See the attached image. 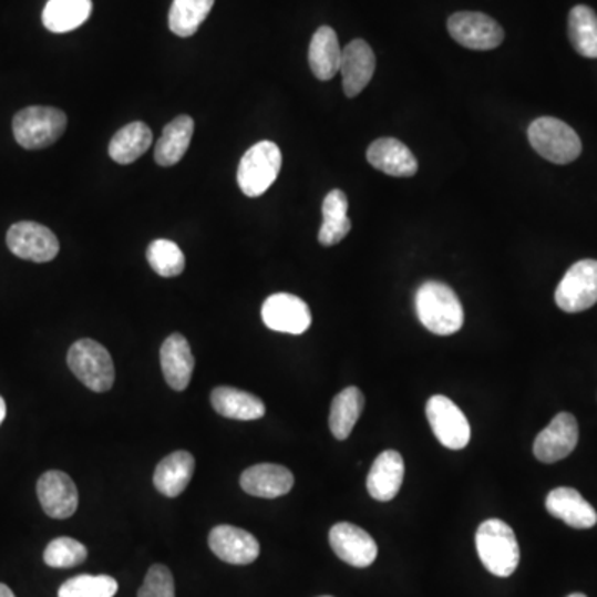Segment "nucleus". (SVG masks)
I'll use <instances>...</instances> for the list:
<instances>
[{
  "label": "nucleus",
  "instance_id": "1",
  "mask_svg": "<svg viewBox=\"0 0 597 597\" xmlns=\"http://www.w3.org/2000/svg\"><path fill=\"white\" fill-rule=\"evenodd\" d=\"M415 309L423 327L436 336H452L465 322L459 296L443 282L429 281L420 286L415 296Z\"/></svg>",
  "mask_w": 597,
  "mask_h": 597
},
{
  "label": "nucleus",
  "instance_id": "2",
  "mask_svg": "<svg viewBox=\"0 0 597 597\" xmlns=\"http://www.w3.org/2000/svg\"><path fill=\"white\" fill-rule=\"evenodd\" d=\"M476 552L483 566L498 578H508L519 565V546L512 526L486 519L476 532Z\"/></svg>",
  "mask_w": 597,
  "mask_h": 597
},
{
  "label": "nucleus",
  "instance_id": "3",
  "mask_svg": "<svg viewBox=\"0 0 597 597\" xmlns=\"http://www.w3.org/2000/svg\"><path fill=\"white\" fill-rule=\"evenodd\" d=\"M66 123L65 113L55 106H27L13 116V136L22 148L42 150L65 133Z\"/></svg>",
  "mask_w": 597,
  "mask_h": 597
},
{
  "label": "nucleus",
  "instance_id": "4",
  "mask_svg": "<svg viewBox=\"0 0 597 597\" xmlns=\"http://www.w3.org/2000/svg\"><path fill=\"white\" fill-rule=\"evenodd\" d=\"M528 138L533 148L543 158L556 165H568L583 152L578 133L562 120L542 116L529 125Z\"/></svg>",
  "mask_w": 597,
  "mask_h": 597
},
{
  "label": "nucleus",
  "instance_id": "5",
  "mask_svg": "<svg viewBox=\"0 0 597 597\" xmlns=\"http://www.w3.org/2000/svg\"><path fill=\"white\" fill-rule=\"evenodd\" d=\"M66 363L73 375L93 392H109L115 383V366H113L112 356L96 340H76L70 347Z\"/></svg>",
  "mask_w": 597,
  "mask_h": 597
},
{
  "label": "nucleus",
  "instance_id": "6",
  "mask_svg": "<svg viewBox=\"0 0 597 597\" xmlns=\"http://www.w3.org/2000/svg\"><path fill=\"white\" fill-rule=\"evenodd\" d=\"M282 166V153L272 142H259L253 145L238 166V185L249 198L265 195L276 179Z\"/></svg>",
  "mask_w": 597,
  "mask_h": 597
},
{
  "label": "nucleus",
  "instance_id": "7",
  "mask_svg": "<svg viewBox=\"0 0 597 597\" xmlns=\"http://www.w3.org/2000/svg\"><path fill=\"white\" fill-rule=\"evenodd\" d=\"M555 298L565 312L591 309L597 302V261L585 259L573 265L559 282Z\"/></svg>",
  "mask_w": 597,
  "mask_h": 597
},
{
  "label": "nucleus",
  "instance_id": "8",
  "mask_svg": "<svg viewBox=\"0 0 597 597\" xmlns=\"http://www.w3.org/2000/svg\"><path fill=\"white\" fill-rule=\"evenodd\" d=\"M426 419L439 442L450 450L465 449L472 439L469 419L445 395H433L426 403Z\"/></svg>",
  "mask_w": 597,
  "mask_h": 597
},
{
  "label": "nucleus",
  "instance_id": "9",
  "mask_svg": "<svg viewBox=\"0 0 597 597\" xmlns=\"http://www.w3.org/2000/svg\"><path fill=\"white\" fill-rule=\"evenodd\" d=\"M6 241L17 258L39 265L52 261L60 251L56 236L47 226L33 222H20L10 226Z\"/></svg>",
  "mask_w": 597,
  "mask_h": 597
},
{
  "label": "nucleus",
  "instance_id": "10",
  "mask_svg": "<svg viewBox=\"0 0 597 597\" xmlns=\"http://www.w3.org/2000/svg\"><path fill=\"white\" fill-rule=\"evenodd\" d=\"M453 40L470 50H492L502 45L505 30L492 17L482 12H456L449 19Z\"/></svg>",
  "mask_w": 597,
  "mask_h": 597
},
{
  "label": "nucleus",
  "instance_id": "11",
  "mask_svg": "<svg viewBox=\"0 0 597 597\" xmlns=\"http://www.w3.org/2000/svg\"><path fill=\"white\" fill-rule=\"evenodd\" d=\"M261 316L269 329L292 336L306 332L312 323L309 306L288 292L269 296L263 303Z\"/></svg>",
  "mask_w": 597,
  "mask_h": 597
},
{
  "label": "nucleus",
  "instance_id": "12",
  "mask_svg": "<svg viewBox=\"0 0 597 597\" xmlns=\"http://www.w3.org/2000/svg\"><path fill=\"white\" fill-rule=\"evenodd\" d=\"M578 439V420L572 413L562 412L536 436L533 452L542 463H556L575 452Z\"/></svg>",
  "mask_w": 597,
  "mask_h": 597
},
{
  "label": "nucleus",
  "instance_id": "13",
  "mask_svg": "<svg viewBox=\"0 0 597 597\" xmlns=\"http://www.w3.org/2000/svg\"><path fill=\"white\" fill-rule=\"evenodd\" d=\"M37 496L43 512L55 519H66L79 508V490L66 473L52 470L37 483Z\"/></svg>",
  "mask_w": 597,
  "mask_h": 597
},
{
  "label": "nucleus",
  "instance_id": "14",
  "mask_svg": "<svg viewBox=\"0 0 597 597\" xmlns=\"http://www.w3.org/2000/svg\"><path fill=\"white\" fill-rule=\"evenodd\" d=\"M329 542L333 553L353 568H369L379 553L372 536L352 523L333 525L329 533Z\"/></svg>",
  "mask_w": 597,
  "mask_h": 597
},
{
  "label": "nucleus",
  "instance_id": "15",
  "mask_svg": "<svg viewBox=\"0 0 597 597\" xmlns=\"http://www.w3.org/2000/svg\"><path fill=\"white\" fill-rule=\"evenodd\" d=\"M208 543L212 552L229 565H251L261 553L258 539L251 533L236 526H216L209 533Z\"/></svg>",
  "mask_w": 597,
  "mask_h": 597
},
{
  "label": "nucleus",
  "instance_id": "16",
  "mask_svg": "<svg viewBox=\"0 0 597 597\" xmlns=\"http://www.w3.org/2000/svg\"><path fill=\"white\" fill-rule=\"evenodd\" d=\"M339 72L342 73L343 92L349 99L359 95L369 85L375 72V53L366 40H352L342 50Z\"/></svg>",
  "mask_w": 597,
  "mask_h": 597
},
{
  "label": "nucleus",
  "instance_id": "17",
  "mask_svg": "<svg viewBox=\"0 0 597 597\" xmlns=\"http://www.w3.org/2000/svg\"><path fill=\"white\" fill-rule=\"evenodd\" d=\"M159 360L166 383L176 392L188 389L195 372V356L186 337L182 333H172L163 342Z\"/></svg>",
  "mask_w": 597,
  "mask_h": 597
},
{
  "label": "nucleus",
  "instance_id": "18",
  "mask_svg": "<svg viewBox=\"0 0 597 597\" xmlns=\"http://www.w3.org/2000/svg\"><path fill=\"white\" fill-rule=\"evenodd\" d=\"M295 486L291 470L276 463H259L241 475V488L258 498H279L288 495Z\"/></svg>",
  "mask_w": 597,
  "mask_h": 597
},
{
  "label": "nucleus",
  "instance_id": "19",
  "mask_svg": "<svg viewBox=\"0 0 597 597\" xmlns=\"http://www.w3.org/2000/svg\"><path fill=\"white\" fill-rule=\"evenodd\" d=\"M367 162L379 172L397 178H410L419 169V163L409 146L395 138L373 142L367 150Z\"/></svg>",
  "mask_w": 597,
  "mask_h": 597
},
{
  "label": "nucleus",
  "instance_id": "20",
  "mask_svg": "<svg viewBox=\"0 0 597 597\" xmlns=\"http://www.w3.org/2000/svg\"><path fill=\"white\" fill-rule=\"evenodd\" d=\"M405 465L395 450H385L377 456L367 478L369 495L377 502H392L402 488Z\"/></svg>",
  "mask_w": 597,
  "mask_h": 597
},
{
  "label": "nucleus",
  "instance_id": "21",
  "mask_svg": "<svg viewBox=\"0 0 597 597\" xmlns=\"http://www.w3.org/2000/svg\"><path fill=\"white\" fill-rule=\"evenodd\" d=\"M546 509L575 529H589L597 523L596 509L575 488H556L546 498Z\"/></svg>",
  "mask_w": 597,
  "mask_h": 597
},
{
  "label": "nucleus",
  "instance_id": "22",
  "mask_svg": "<svg viewBox=\"0 0 597 597\" xmlns=\"http://www.w3.org/2000/svg\"><path fill=\"white\" fill-rule=\"evenodd\" d=\"M195 469V456L185 450H178L156 465L155 475H153L155 488L168 498H176L192 482Z\"/></svg>",
  "mask_w": 597,
  "mask_h": 597
},
{
  "label": "nucleus",
  "instance_id": "23",
  "mask_svg": "<svg viewBox=\"0 0 597 597\" xmlns=\"http://www.w3.org/2000/svg\"><path fill=\"white\" fill-rule=\"evenodd\" d=\"M212 405L219 415L243 422H251L266 415L265 402L259 397L233 387H218L213 390Z\"/></svg>",
  "mask_w": 597,
  "mask_h": 597
},
{
  "label": "nucleus",
  "instance_id": "24",
  "mask_svg": "<svg viewBox=\"0 0 597 597\" xmlns=\"http://www.w3.org/2000/svg\"><path fill=\"white\" fill-rule=\"evenodd\" d=\"M342 49L332 27H320L309 45V65L316 79L327 82L339 73Z\"/></svg>",
  "mask_w": 597,
  "mask_h": 597
},
{
  "label": "nucleus",
  "instance_id": "25",
  "mask_svg": "<svg viewBox=\"0 0 597 597\" xmlns=\"http://www.w3.org/2000/svg\"><path fill=\"white\" fill-rule=\"evenodd\" d=\"M195 133V120L188 115L176 116L163 128L162 138L155 145V162L159 166H173L186 155Z\"/></svg>",
  "mask_w": 597,
  "mask_h": 597
},
{
  "label": "nucleus",
  "instance_id": "26",
  "mask_svg": "<svg viewBox=\"0 0 597 597\" xmlns=\"http://www.w3.org/2000/svg\"><path fill=\"white\" fill-rule=\"evenodd\" d=\"M153 143V132L146 123L133 122L120 128L109 145V155L119 165L135 163L148 152Z\"/></svg>",
  "mask_w": 597,
  "mask_h": 597
},
{
  "label": "nucleus",
  "instance_id": "27",
  "mask_svg": "<svg viewBox=\"0 0 597 597\" xmlns=\"http://www.w3.org/2000/svg\"><path fill=\"white\" fill-rule=\"evenodd\" d=\"M349 202L346 193L332 189L322 203V226L319 231V243L322 246H336L349 235L352 222L347 216Z\"/></svg>",
  "mask_w": 597,
  "mask_h": 597
},
{
  "label": "nucleus",
  "instance_id": "28",
  "mask_svg": "<svg viewBox=\"0 0 597 597\" xmlns=\"http://www.w3.org/2000/svg\"><path fill=\"white\" fill-rule=\"evenodd\" d=\"M92 9V0H49L42 12V22L50 32H72L89 20Z\"/></svg>",
  "mask_w": 597,
  "mask_h": 597
},
{
  "label": "nucleus",
  "instance_id": "29",
  "mask_svg": "<svg viewBox=\"0 0 597 597\" xmlns=\"http://www.w3.org/2000/svg\"><path fill=\"white\" fill-rule=\"evenodd\" d=\"M363 393L357 387H347L330 405L329 426L337 440L349 439L357 420L362 415Z\"/></svg>",
  "mask_w": 597,
  "mask_h": 597
},
{
  "label": "nucleus",
  "instance_id": "30",
  "mask_svg": "<svg viewBox=\"0 0 597 597\" xmlns=\"http://www.w3.org/2000/svg\"><path fill=\"white\" fill-rule=\"evenodd\" d=\"M215 0H173L168 25L175 35L192 37L212 12Z\"/></svg>",
  "mask_w": 597,
  "mask_h": 597
},
{
  "label": "nucleus",
  "instance_id": "31",
  "mask_svg": "<svg viewBox=\"0 0 597 597\" xmlns=\"http://www.w3.org/2000/svg\"><path fill=\"white\" fill-rule=\"evenodd\" d=\"M569 40L579 55L597 59V13L591 7L576 6L569 12Z\"/></svg>",
  "mask_w": 597,
  "mask_h": 597
},
{
  "label": "nucleus",
  "instance_id": "32",
  "mask_svg": "<svg viewBox=\"0 0 597 597\" xmlns=\"http://www.w3.org/2000/svg\"><path fill=\"white\" fill-rule=\"evenodd\" d=\"M146 259L153 271L162 278H176L185 271V255L182 248L169 239H155L146 249Z\"/></svg>",
  "mask_w": 597,
  "mask_h": 597
},
{
  "label": "nucleus",
  "instance_id": "33",
  "mask_svg": "<svg viewBox=\"0 0 597 597\" xmlns=\"http://www.w3.org/2000/svg\"><path fill=\"white\" fill-rule=\"evenodd\" d=\"M119 583L112 576L80 575L63 583L59 597H113Z\"/></svg>",
  "mask_w": 597,
  "mask_h": 597
},
{
  "label": "nucleus",
  "instance_id": "34",
  "mask_svg": "<svg viewBox=\"0 0 597 597\" xmlns=\"http://www.w3.org/2000/svg\"><path fill=\"white\" fill-rule=\"evenodd\" d=\"M86 556H89V552L82 543L63 536V538H56L49 543L45 553H43V562L50 568H75L85 562Z\"/></svg>",
  "mask_w": 597,
  "mask_h": 597
},
{
  "label": "nucleus",
  "instance_id": "35",
  "mask_svg": "<svg viewBox=\"0 0 597 597\" xmlns=\"http://www.w3.org/2000/svg\"><path fill=\"white\" fill-rule=\"evenodd\" d=\"M138 597H175V579L166 566L153 565L146 573Z\"/></svg>",
  "mask_w": 597,
  "mask_h": 597
},
{
  "label": "nucleus",
  "instance_id": "36",
  "mask_svg": "<svg viewBox=\"0 0 597 597\" xmlns=\"http://www.w3.org/2000/svg\"><path fill=\"white\" fill-rule=\"evenodd\" d=\"M0 597H16V595H13L12 589H10L9 586L0 583Z\"/></svg>",
  "mask_w": 597,
  "mask_h": 597
},
{
  "label": "nucleus",
  "instance_id": "37",
  "mask_svg": "<svg viewBox=\"0 0 597 597\" xmlns=\"http://www.w3.org/2000/svg\"><path fill=\"white\" fill-rule=\"evenodd\" d=\"M6 413H7L6 402H3L2 397H0V423H2L3 419H6Z\"/></svg>",
  "mask_w": 597,
  "mask_h": 597
},
{
  "label": "nucleus",
  "instance_id": "38",
  "mask_svg": "<svg viewBox=\"0 0 597 597\" xmlns=\"http://www.w3.org/2000/svg\"><path fill=\"white\" fill-rule=\"evenodd\" d=\"M568 597H586L585 595H579V593H576V595H572V596H568Z\"/></svg>",
  "mask_w": 597,
  "mask_h": 597
},
{
  "label": "nucleus",
  "instance_id": "39",
  "mask_svg": "<svg viewBox=\"0 0 597 597\" xmlns=\"http://www.w3.org/2000/svg\"><path fill=\"white\" fill-rule=\"evenodd\" d=\"M322 597H330V596H322Z\"/></svg>",
  "mask_w": 597,
  "mask_h": 597
}]
</instances>
